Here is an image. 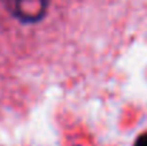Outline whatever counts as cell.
I'll use <instances>...</instances> for the list:
<instances>
[{
    "label": "cell",
    "instance_id": "cell-1",
    "mask_svg": "<svg viewBox=\"0 0 147 146\" xmlns=\"http://www.w3.org/2000/svg\"><path fill=\"white\" fill-rule=\"evenodd\" d=\"M7 12L23 23H36L46 16L49 0H1Z\"/></svg>",
    "mask_w": 147,
    "mask_h": 146
},
{
    "label": "cell",
    "instance_id": "cell-2",
    "mask_svg": "<svg viewBox=\"0 0 147 146\" xmlns=\"http://www.w3.org/2000/svg\"><path fill=\"white\" fill-rule=\"evenodd\" d=\"M134 146H147V133H143V135H140L137 139H136V142H134Z\"/></svg>",
    "mask_w": 147,
    "mask_h": 146
}]
</instances>
